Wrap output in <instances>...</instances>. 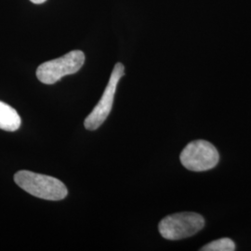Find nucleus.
<instances>
[{"mask_svg":"<svg viewBox=\"0 0 251 251\" xmlns=\"http://www.w3.org/2000/svg\"><path fill=\"white\" fill-rule=\"evenodd\" d=\"M84 63V52L72 50L58 59L40 64L36 69V76L43 84L52 85L65 75L78 72Z\"/></svg>","mask_w":251,"mask_h":251,"instance_id":"nucleus-3","label":"nucleus"},{"mask_svg":"<svg viewBox=\"0 0 251 251\" xmlns=\"http://www.w3.org/2000/svg\"><path fill=\"white\" fill-rule=\"evenodd\" d=\"M124 75H125V67L123 63H117L113 69L107 86L99 102L96 104V106L91 111L90 115L85 119L84 125L87 129L96 130L106 120L113 108L117 84Z\"/></svg>","mask_w":251,"mask_h":251,"instance_id":"nucleus-5","label":"nucleus"},{"mask_svg":"<svg viewBox=\"0 0 251 251\" xmlns=\"http://www.w3.org/2000/svg\"><path fill=\"white\" fill-rule=\"evenodd\" d=\"M14 180L28 194L45 200L59 201L67 197L68 190L60 179L32 171H18Z\"/></svg>","mask_w":251,"mask_h":251,"instance_id":"nucleus-1","label":"nucleus"},{"mask_svg":"<svg viewBox=\"0 0 251 251\" xmlns=\"http://www.w3.org/2000/svg\"><path fill=\"white\" fill-rule=\"evenodd\" d=\"M179 159L185 169L201 172L215 168L220 160V154L213 144L204 140H198L186 145Z\"/></svg>","mask_w":251,"mask_h":251,"instance_id":"nucleus-4","label":"nucleus"},{"mask_svg":"<svg viewBox=\"0 0 251 251\" xmlns=\"http://www.w3.org/2000/svg\"><path fill=\"white\" fill-rule=\"evenodd\" d=\"M205 220L196 212H179L164 218L158 225L159 233L167 240H180L201 231Z\"/></svg>","mask_w":251,"mask_h":251,"instance_id":"nucleus-2","label":"nucleus"},{"mask_svg":"<svg viewBox=\"0 0 251 251\" xmlns=\"http://www.w3.org/2000/svg\"><path fill=\"white\" fill-rule=\"evenodd\" d=\"M30 1L35 4H42V3H45L47 0H30Z\"/></svg>","mask_w":251,"mask_h":251,"instance_id":"nucleus-8","label":"nucleus"},{"mask_svg":"<svg viewBox=\"0 0 251 251\" xmlns=\"http://www.w3.org/2000/svg\"><path fill=\"white\" fill-rule=\"evenodd\" d=\"M22 124L18 112L9 104L0 100V129L16 131Z\"/></svg>","mask_w":251,"mask_h":251,"instance_id":"nucleus-6","label":"nucleus"},{"mask_svg":"<svg viewBox=\"0 0 251 251\" xmlns=\"http://www.w3.org/2000/svg\"><path fill=\"white\" fill-rule=\"evenodd\" d=\"M235 245L230 238H222L208 243L206 246L200 249L202 251H233Z\"/></svg>","mask_w":251,"mask_h":251,"instance_id":"nucleus-7","label":"nucleus"}]
</instances>
